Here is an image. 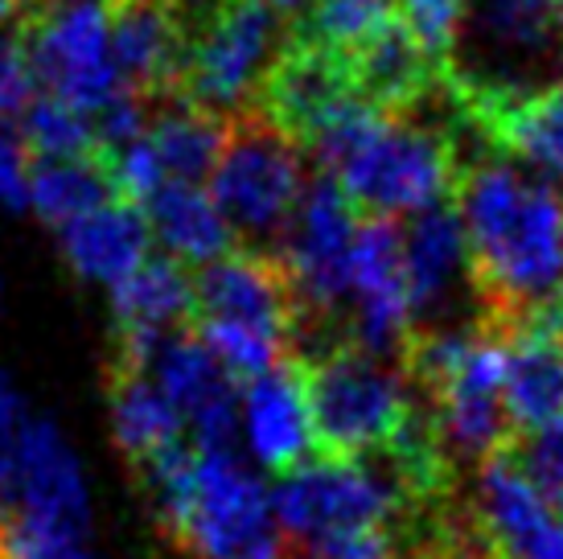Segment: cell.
Instances as JSON below:
<instances>
[{
    "instance_id": "8",
    "label": "cell",
    "mask_w": 563,
    "mask_h": 559,
    "mask_svg": "<svg viewBox=\"0 0 563 559\" xmlns=\"http://www.w3.org/2000/svg\"><path fill=\"white\" fill-rule=\"evenodd\" d=\"M153 523L189 559H288L272 494L235 452L198 449L189 485Z\"/></svg>"
},
{
    "instance_id": "20",
    "label": "cell",
    "mask_w": 563,
    "mask_h": 559,
    "mask_svg": "<svg viewBox=\"0 0 563 559\" xmlns=\"http://www.w3.org/2000/svg\"><path fill=\"white\" fill-rule=\"evenodd\" d=\"M66 267L87 284L115 288L153 255V231L136 202H108L58 231Z\"/></svg>"
},
{
    "instance_id": "12",
    "label": "cell",
    "mask_w": 563,
    "mask_h": 559,
    "mask_svg": "<svg viewBox=\"0 0 563 559\" xmlns=\"http://www.w3.org/2000/svg\"><path fill=\"white\" fill-rule=\"evenodd\" d=\"M411 293H407L404 227L395 218H362L350 267L345 342L404 362L411 346Z\"/></svg>"
},
{
    "instance_id": "7",
    "label": "cell",
    "mask_w": 563,
    "mask_h": 559,
    "mask_svg": "<svg viewBox=\"0 0 563 559\" xmlns=\"http://www.w3.org/2000/svg\"><path fill=\"white\" fill-rule=\"evenodd\" d=\"M563 33L555 0H470L444 70V99L453 108L527 95L555 83Z\"/></svg>"
},
{
    "instance_id": "37",
    "label": "cell",
    "mask_w": 563,
    "mask_h": 559,
    "mask_svg": "<svg viewBox=\"0 0 563 559\" xmlns=\"http://www.w3.org/2000/svg\"><path fill=\"white\" fill-rule=\"evenodd\" d=\"M555 9H560V33H563V0H555Z\"/></svg>"
},
{
    "instance_id": "28",
    "label": "cell",
    "mask_w": 563,
    "mask_h": 559,
    "mask_svg": "<svg viewBox=\"0 0 563 559\" xmlns=\"http://www.w3.org/2000/svg\"><path fill=\"white\" fill-rule=\"evenodd\" d=\"M16 132L25 140L33 161H58V156H99L95 128L79 108H70L54 95L37 91L30 108L21 111Z\"/></svg>"
},
{
    "instance_id": "27",
    "label": "cell",
    "mask_w": 563,
    "mask_h": 559,
    "mask_svg": "<svg viewBox=\"0 0 563 559\" xmlns=\"http://www.w3.org/2000/svg\"><path fill=\"white\" fill-rule=\"evenodd\" d=\"M395 21V0H309L288 25L292 37L321 46L329 54L354 58L375 33Z\"/></svg>"
},
{
    "instance_id": "14",
    "label": "cell",
    "mask_w": 563,
    "mask_h": 559,
    "mask_svg": "<svg viewBox=\"0 0 563 559\" xmlns=\"http://www.w3.org/2000/svg\"><path fill=\"white\" fill-rule=\"evenodd\" d=\"M255 108L309 153L313 140L333 120H342L345 111L366 108V103L358 99L350 58L329 54L321 46H309V42L288 33L276 63L267 70L264 87H260Z\"/></svg>"
},
{
    "instance_id": "18",
    "label": "cell",
    "mask_w": 563,
    "mask_h": 559,
    "mask_svg": "<svg viewBox=\"0 0 563 559\" xmlns=\"http://www.w3.org/2000/svg\"><path fill=\"white\" fill-rule=\"evenodd\" d=\"M243 432H247L255 461L272 469L276 478L317 457L309 399H305V379H300L297 358H288L276 371L247 383V391H243Z\"/></svg>"
},
{
    "instance_id": "15",
    "label": "cell",
    "mask_w": 563,
    "mask_h": 559,
    "mask_svg": "<svg viewBox=\"0 0 563 559\" xmlns=\"http://www.w3.org/2000/svg\"><path fill=\"white\" fill-rule=\"evenodd\" d=\"M4 514H25L70 530H91V497L70 445L46 416L30 412L9 440V506Z\"/></svg>"
},
{
    "instance_id": "31",
    "label": "cell",
    "mask_w": 563,
    "mask_h": 559,
    "mask_svg": "<svg viewBox=\"0 0 563 559\" xmlns=\"http://www.w3.org/2000/svg\"><path fill=\"white\" fill-rule=\"evenodd\" d=\"M510 452L522 465V473L539 485V494L563 514V419L551 428H539V432L515 436Z\"/></svg>"
},
{
    "instance_id": "3",
    "label": "cell",
    "mask_w": 563,
    "mask_h": 559,
    "mask_svg": "<svg viewBox=\"0 0 563 559\" xmlns=\"http://www.w3.org/2000/svg\"><path fill=\"white\" fill-rule=\"evenodd\" d=\"M189 326L239 383H251L297 354L305 309L276 251L235 248L194 267Z\"/></svg>"
},
{
    "instance_id": "25",
    "label": "cell",
    "mask_w": 563,
    "mask_h": 559,
    "mask_svg": "<svg viewBox=\"0 0 563 559\" xmlns=\"http://www.w3.org/2000/svg\"><path fill=\"white\" fill-rule=\"evenodd\" d=\"M194 267L153 251L128 280L111 288V333H153L189 326Z\"/></svg>"
},
{
    "instance_id": "30",
    "label": "cell",
    "mask_w": 563,
    "mask_h": 559,
    "mask_svg": "<svg viewBox=\"0 0 563 559\" xmlns=\"http://www.w3.org/2000/svg\"><path fill=\"white\" fill-rule=\"evenodd\" d=\"M465 4L470 0H395V13L404 21V30L440 66V75L453 63L456 33H461V21H465Z\"/></svg>"
},
{
    "instance_id": "26",
    "label": "cell",
    "mask_w": 563,
    "mask_h": 559,
    "mask_svg": "<svg viewBox=\"0 0 563 559\" xmlns=\"http://www.w3.org/2000/svg\"><path fill=\"white\" fill-rule=\"evenodd\" d=\"M108 202H120V194L99 156H58L30 165V206L54 231L70 227L82 215H95Z\"/></svg>"
},
{
    "instance_id": "9",
    "label": "cell",
    "mask_w": 563,
    "mask_h": 559,
    "mask_svg": "<svg viewBox=\"0 0 563 559\" xmlns=\"http://www.w3.org/2000/svg\"><path fill=\"white\" fill-rule=\"evenodd\" d=\"M305 189L309 173L297 140L280 132L260 108L235 116L219 165L210 173V198L227 215L239 248H280Z\"/></svg>"
},
{
    "instance_id": "22",
    "label": "cell",
    "mask_w": 563,
    "mask_h": 559,
    "mask_svg": "<svg viewBox=\"0 0 563 559\" xmlns=\"http://www.w3.org/2000/svg\"><path fill=\"white\" fill-rule=\"evenodd\" d=\"M141 210L148 218V231L161 243V251L173 255V260H181L186 267H202L239 248L227 215L210 198V189L202 186L161 182L141 202Z\"/></svg>"
},
{
    "instance_id": "29",
    "label": "cell",
    "mask_w": 563,
    "mask_h": 559,
    "mask_svg": "<svg viewBox=\"0 0 563 559\" xmlns=\"http://www.w3.org/2000/svg\"><path fill=\"white\" fill-rule=\"evenodd\" d=\"M0 556L4 559H95L87 551V530H70L58 523L0 514Z\"/></svg>"
},
{
    "instance_id": "2",
    "label": "cell",
    "mask_w": 563,
    "mask_h": 559,
    "mask_svg": "<svg viewBox=\"0 0 563 559\" xmlns=\"http://www.w3.org/2000/svg\"><path fill=\"white\" fill-rule=\"evenodd\" d=\"M309 153L362 218L420 215L449 202L465 169L449 128L420 124L416 116H378L371 108L333 120Z\"/></svg>"
},
{
    "instance_id": "1",
    "label": "cell",
    "mask_w": 563,
    "mask_h": 559,
    "mask_svg": "<svg viewBox=\"0 0 563 559\" xmlns=\"http://www.w3.org/2000/svg\"><path fill=\"white\" fill-rule=\"evenodd\" d=\"M453 206L470 243L482 321L498 333L563 329V189L501 156L465 161Z\"/></svg>"
},
{
    "instance_id": "32",
    "label": "cell",
    "mask_w": 563,
    "mask_h": 559,
    "mask_svg": "<svg viewBox=\"0 0 563 559\" xmlns=\"http://www.w3.org/2000/svg\"><path fill=\"white\" fill-rule=\"evenodd\" d=\"M33 95H37V83L25 58L21 25L0 21V124H16Z\"/></svg>"
},
{
    "instance_id": "4",
    "label": "cell",
    "mask_w": 563,
    "mask_h": 559,
    "mask_svg": "<svg viewBox=\"0 0 563 559\" xmlns=\"http://www.w3.org/2000/svg\"><path fill=\"white\" fill-rule=\"evenodd\" d=\"M292 358L305 379L317 457L358 461L391 452L420 416V391L411 387L404 362L354 342L300 350Z\"/></svg>"
},
{
    "instance_id": "11",
    "label": "cell",
    "mask_w": 563,
    "mask_h": 559,
    "mask_svg": "<svg viewBox=\"0 0 563 559\" xmlns=\"http://www.w3.org/2000/svg\"><path fill=\"white\" fill-rule=\"evenodd\" d=\"M465 506L485 559H563V514L539 494L510 449L473 469Z\"/></svg>"
},
{
    "instance_id": "19",
    "label": "cell",
    "mask_w": 563,
    "mask_h": 559,
    "mask_svg": "<svg viewBox=\"0 0 563 559\" xmlns=\"http://www.w3.org/2000/svg\"><path fill=\"white\" fill-rule=\"evenodd\" d=\"M358 99L378 116H416L428 108V99L444 95L440 66L423 54V46L395 21L383 33H375L366 46L350 58Z\"/></svg>"
},
{
    "instance_id": "35",
    "label": "cell",
    "mask_w": 563,
    "mask_h": 559,
    "mask_svg": "<svg viewBox=\"0 0 563 559\" xmlns=\"http://www.w3.org/2000/svg\"><path fill=\"white\" fill-rule=\"evenodd\" d=\"M42 4H46V0H0V21L21 25V21H25L33 9H42Z\"/></svg>"
},
{
    "instance_id": "6",
    "label": "cell",
    "mask_w": 563,
    "mask_h": 559,
    "mask_svg": "<svg viewBox=\"0 0 563 559\" xmlns=\"http://www.w3.org/2000/svg\"><path fill=\"white\" fill-rule=\"evenodd\" d=\"M186 63L177 95L194 108L235 120L260 103L267 70L280 54L284 13L267 0H169Z\"/></svg>"
},
{
    "instance_id": "21",
    "label": "cell",
    "mask_w": 563,
    "mask_h": 559,
    "mask_svg": "<svg viewBox=\"0 0 563 559\" xmlns=\"http://www.w3.org/2000/svg\"><path fill=\"white\" fill-rule=\"evenodd\" d=\"M506 338V412L515 436L563 419V329L522 326Z\"/></svg>"
},
{
    "instance_id": "36",
    "label": "cell",
    "mask_w": 563,
    "mask_h": 559,
    "mask_svg": "<svg viewBox=\"0 0 563 559\" xmlns=\"http://www.w3.org/2000/svg\"><path fill=\"white\" fill-rule=\"evenodd\" d=\"M267 4H272V9H280V13H300L309 0H267Z\"/></svg>"
},
{
    "instance_id": "10",
    "label": "cell",
    "mask_w": 563,
    "mask_h": 559,
    "mask_svg": "<svg viewBox=\"0 0 563 559\" xmlns=\"http://www.w3.org/2000/svg\"><path fill=\"white\" fill-rule=\"evenodd\" d=\"M37 91L79 108L87 120L128 95L111 58L108 0H46L21 21Z\"/></svg>"
},
{
    "instance_id": "34",
    "label": "cell",
    "mask_w": 563,
    "mask_h": 559,
    "mask_svg": "<svg viewBox=\"0 0 563 559\" xmlns=\"http://www.w3.org/2000/svg\"><path fill=\"white\" fill-rule=\"evenodd\" d=\"M305 559H404L395 530H358V535H342L329 544L313 547Z\"/></svg>"
},
{
    "instance_id": "16",
    "label": "cell",
    "mask_w": 563,
    "mask_h": 559,
    "mask_svg": "<svg viewBox=\"0 0 563 559\" xmlns=\"http://www.w3.org/2000/svg\"><path fill=\"white\" fill-rule=\"evenodd\" d=\"M453 111L494 149V156H515L539 177L563 182V78L539 91L482 99Z\"/></svg>"
},
{
    "instance_id": "33",
    "label": "cell",
    "mask_w": 563,
    "mask_h": 559,
    "mask_svg": "<svg viewBox=\"0 0 563 559\" xmlns=\"http://www.w3.org/2000/svg\"><path fill=\"white\" fill-rule=\"evenodd\" d=\"M30 165L33 156L16 124H0V206L9 210L30 206Z\"/></svg>"
},
{
    "instance_id": "23",
    "label": "cell",
    "mask_w": 563,
    "mask_h": 559,
    "mask_svg": "<svg viewBox=\"0 0 563 559\" xmlns=\"http://www.w3.org/2000/svg\"><path fill=\"white\" fill-rule=\"evenodd\" d=\"M103 387H108L111 440H115L128 469L189 436L186 419L177 416V407L169 404V395L157 387V379L148 371L108 362L103 366Z\"/></svg>"
},
{
    "instance_id": "24",
    "label": "cell",
    "mask_w": 563,
    "mask_h": 559,
    "mask_svg": "<svg viewBox=\"0 0 563 559\" xmlns=\"http://www.w3.org/2000/svg\"><path fill=\"white\" fill-rule=\"evenodd\" d=\"M227 128H231V120L194 108L181 95H169V99L148 103L144 136H148L153 153H157L165 182L202 186V182H210L214 165H219L222 144H227Z\"/></svg>"
},
{
    "instance_id": "5",
    "label": "cell",
    "mask_w": 563,
    "mask_h": 559,
    "mask_svg": "<svg viewBox=\"0 0 563 559\" xmlns=\"http://www.w3.org/2000/svg\"><path fill=\"white\" fill-rule=\"evenodd\" d=\"M423 506H437V502H423L416 494L395 452L358 457V461L313 457L280 473L272 490V511H276L288 559H305L313 547L342 535L399 527Z\"/></svg>"
},
{
    "instance_id": "13",
    "label": "cell",
    "mask_w": 563,
    "mask_h": 559,
    "mask_svg": "<svg viewBox=\"0 0 563 559\" xmlns=\"http://www.w3.org/2000/svg\"><path fill=\"white\" fill-rule=\"evenodd\" d=\"M404 260L416 333L477 326L470 317H461V300H470L477 309V293L470 276V243H465V227H461L453 198L407 218Z\"/></svg>"
},
{
    "instance_id": "17",
    "label": "cell",
    "mask_w": 563,
    "mask_h": 559,
    "mask_svg": "<svg viewBox=\"0 0 563 559\" xmlns=\"http://www.w3.org/2000/svg\"><path fill=\"white\" fill-rule=\"evenodd\" d=\"M108 33L128 91L148 103L177 95L186 46L169 0H108Z\"/></svg>"
},
{
    "instance_id": "38",
    "label": "cell",
    "mask_w": 563,
    "mask_h": 559,
    "mask_svg": "<svg viewBox=\"0 0 563 559\" xmlns=\"http://www.w3.org/2000/svg\"><path fill=\"white\" fill-rule=\"evenodd\" d=\"M0 559H4V556H0Z\"/></svg>"
}]
</instances>
